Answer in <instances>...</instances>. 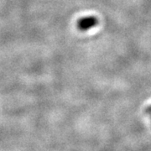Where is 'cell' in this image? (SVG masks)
<instances>
[{"mask_svg": "<svg viewBox=\"0 0 151 151\" xmlns=\"http://www.w3.org/2000/svg\"><path fill=\"white\" fill-rule=\"evenodd\" d=\"M97 24V19L93 16L83 18L78 21V28L81 30H86Z\"/></svg>", "mask_w": 151, "mask_h": 151, "instance_id": "6da1fadb", "label": "cell"}]
</instances>
